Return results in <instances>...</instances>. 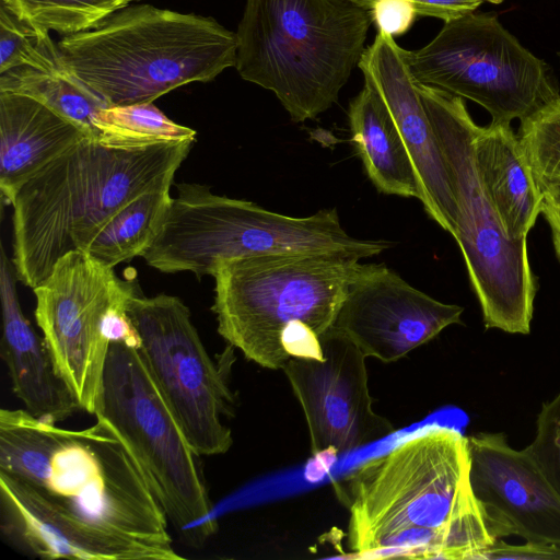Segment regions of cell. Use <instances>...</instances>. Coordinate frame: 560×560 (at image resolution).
Returning a JSON list of instances; mask_svg holds the SVG:
<instances>
[{
    "mask_svg": "<svg viewBox=\"0 0 560 560\" xmlns=\"http://www.w3.org/2000/svg\"><path fill=\"white\" fill-rule=\"evenodd\" d=\"M141 0H0L31 26L62 36L97 26L114 12Z\"/></svg>",
    "mask_w": 560,
    "mask_h": 560,
    "instance_id": "d4e9b609",
    "label": "cell"
},
{
    "mask_svg": "<svg viewBox=\"0 0 560 560\" xmlns=\"http://www.w3.org/2000/svg\"><path fill=\"white\" fill-rule=\"evenodd\" d=\"M541 192V214L550 228L555 252L560 261V182L545 186Z\"/></svg>",
    "mask_w": 560,
    "mask_h": 560,
    "instance_id": "1f68e13d",
    "label": "cell"
},
{
    "mask_svg": "<svg viewBox=\"0 0 560 560\" xmlns=\"http://www.w3.org/2000/svg\"><path fill=\"white\" fill-rule=\"evenodd\" d=\"M0 92L34 98L96 140L94 118L108 107L63 65L57 69L14 68L0 73Z\"/></svg>",
    "mask_w": 560,
    "mask_h": 560,
    "instance_id": "7402d4cb",
    "label": "cell"
},
{
    "mask_svg": "<svg viewBox=\"0 0 560 560\" xmlns=\"http://www.w3.org/2000/svg\"><path fill=\"white\" fill-rule=\"evenodd\" d=\"M447 164L458 207L457 242L486 328L527 335L534 313L537 281L532 271L527 238L514 241L480 179L472 140L478 125L463 97L417 83Z\"/></svg>",
    "mask_w": 560,
    "mask_h": 560,
    "instance_id": "ba28073f",
    "label": "cell"
},
{
    "mask_svg": "<svg viewBox=\"0 0 560 560\" xmlns=\"http://www.w3.org/2000/svg\"><path fill=\"white\" fill-rule=\"evenodd\" d=\"M481 559H556L560 560V546L526 541L523 545H510L498 539Z\"/></svg>",
    "mask_w": 560,
    "mask_h": 560,
    "instance_id": "4dcf8cb0",
    "label": "cell"
},
{
    "mask_svg": "<svg viewBox=\"0 0 560 560\" xmlns=\"http://www.w3.org/2000/svg\"><path fill=\"white\" fill-rule=\"evenodd\" d=\"M60 67V51L50 33L19 20L0 3V73L14 68Z\"/></svg>",
    "mask_w": 560,
    "mask_h": 560,
    "instance_id": "4316f807",
    "label": "cell"
},
{
    "mask_svg": "<svg viewBox=\"0 0 560 560\" xmlns=\"http://www.w3.org/2000/svg\"><path fill=\"white\" fill-rule=\"evenodd\" d=\"M176 187L177 197L155 241L159 261L168 273L212 276L221 260L267 254H331L360 260L392 246L349 235L335 208L295 218L212 194L205 185Z\"/></svg>",
    "mask_w": 560,
    "mask_h": 560,
    "instance_id": "52a82bcc",
    "label": "cell"
},
{
    "mask_svg": "<svg viewBox=\"0 0 560 560\" xmlns=\"http://www.w3.org/2000/svg\"><path fill=\"white\" fill-rule=\"evenodd\" d=\"M324 358H291L283 365L308 428L312 455L338 456L395 432L374 412L365 357L329 328L322 337Z\"/></svg>",
    "mask_w": 560,
    "mask_h": 560,
    "instance_id": "4fadbf2b",
    "label": "cell"
},
{
    "mask_svg": "<svg viewBox=\"0 0 560 560\" xmlns=\"http://www.w3.org/2000/svg\"><path fill=\"white\" fill-rule=\"evenodd\" d=\"M517 138L540 189L560 182V96L521 120Z\"/></svg>",
    "mask_w": 560,
    "mask_h": 560,
    "instance_id": "484cf974",
    "label": "cell"
},
{
    "mask_svg": "<svg viewBox=\"0 0 560 560\" xmlns=\"http://www.w3.org/2000/svg\"><path fill=\"white\" fill-rule=\"evenodd\" d=\"M348 117L351 142L375 188L421 201V185L411 156L377 93L364 84L351 101Z\"/></svg>",
    "mask_w": 560,
    "mask_h": 560,
    "instance_id": "44dd1931",
    "label": "cell"
},
{
    "mask_svg": "<svg viewBox=\"0 0 560 560\" xmlns=\"http://www.w3.org/2000/svg\"><path fill=\"white\" fill-rule=\"evenodd\" d=\"M470 483L495 539L560 546V495L527 447L515 450L503 433L467 436Z\"/></svg>",
    "mask_w": 560,
    "mask_h": 560,
    "instance_id": "2e32d148",
    "label": "cell"
},
{
    "mask_svg": "<svg viewBox=\"0 0 560 560\" xmlns=\"http://www.w3.org/2000/svg\"><path fill=\"white\" fill-rule=\"evenodd\" d=\"M559 56H560V52H559Z\"/></svg>",
    "mask_w": 560,
    "mask_h": 560,
    "instance_id": "d6a6232c",
    "label": "cell"
},
{
    "mask_svg": "<svg viewBox=\"0 0 560 560\" xmlns=\"http://www.w3.org/2000/svg\"><path fill=\"white\" fill-rule=\"evenodd\" d=\"M15 279L14 266L1 247V357L12 389L25 409L39 419L58 423L82 409L57 373L44 339L38 337L24 316Z\"/></svg>",
    "mask_w": 560,
    "mask_h": 560,
    "instance_id": "ac0fdd59",
    "label": "cell"
},
{
    "mask_svg": "<svg viewBox=\"0 0 560 560\" xmlns=\"http://www.w3.org/2000/svg\"><path fill=\"white\" fill-rule=\"evenodd\" d=\"M0 532L9 546L42 559L179 560L173 547L107 527L62 500L0 470Z\"/></svg>",
    "mask_w": 560,
    "mask_h": 560,
    "instance_id": "5bb4252c",
    "label": "cell"
},
{
    "mask_svg": "<svg viewBox=\"0 0 560 560\" xmlns=\"http://www.w3.org/2000/svg\"><path fill=\"white\" fill-rule=\"evenodd\" d=\"M370 10L353 0H246L235 68L294 122L329 109L364 51Z\"/></svg>",
    "mask_w": 560,
    "mask_h": 560,
    "instance_id": "8992f818",
    "label": "cell"
},
{
    "mask_svg": "<svg viewBox=\"0 0 560 560\" xmlns=\"http://www.w3.org/2000/svg\"><path fill=\"white\" fill-rule=\"evenodd\" d=\"M359 5L370 9L375 0H353ZM411 2L417 14L432 16L444 22L474 12L483 0H407Z\"/></svg>",
    "mask_w": 560,
    "mask_h": 560,
    "instance_id": "f546056e",
    "label": "cell"
},
{
    "mask_svg": "<svg viewBox=\"0 0 560 560\" xmlns=\"http://www.w3.org/2000/svg\"><path fill=\"white\" fill-rule=\"evenodd\" d=\"M170 187L158 186L131 200L108 221L85 252L113 268L142 256L154 242L167 214L173 199Z\"/></svg>",
    "mask_w": 560,
    "mask_h": 560,
    "instance_id": "603a6c76",
    "label": "cell"
},
{
    "mask_svg": "<svg viewBox=\"0 0 560 560\" xmlns=\"http://www.w3.org/2000/svg\"><path fill=\"white\" fill-rule=\"evenodd\" d=\"M464 308L413 288L384 264H358L331 329L365 358L390 363L463 324Z\"/></svg>",
    "mask_w": 560,
    "mask_h": 560,
    "instance_id": "9a60e30c",
    "label": "cell"
},
{
    "mask_svg": "<svg viewBox=\"0 0 560 560\" xmlns=\"http://www.w3.org/2000/svg\"><path fill=\"white\" fill-rule=\"evenodd\" d=\"M68 430L28 412L0 410V470L98 523L168 547L167 517L136 458L110 423Z\"/></svg>",
    "mask_w": 560,
    "mask_h": 560,
    "instance_id": "3957f363",
    "label": "cell"
},
{
    "mask_svg": "<svg viewBox=\"0 0 560 560\" xmlns=\"http://www.w3.org/2000/svg\"><path fill=\"white\" fill-rule=\"evenodd\" d=\"M393 36L378 32L358 67L365 85L387 107L418 174L425 213L454 237L458 207L444 155L402 55Z\"/></svg>",
    "mask_w": 560,
    "mask_h": 560,
    "instance_id": "e0dca14e",
    "label": "cell"
},
{
    "mask_svg": "<svg viewBox=\"0 0 560 560\" xmlns=\"http://www.w3.org/2000/svg\"><path fill=\"white\" fill-rule=\"evenodd\" d=\"M402 55L417 83L471 100L494 121L522 120L560 96L549 66L494 15L446 21L429 44Z\"/></svg>",
    "mask_w": 560,
    "mask_h": 560,
    "instance_id": "30bf717a",
    "label": "cell"
},
{
    "mask_svg": "<svg viewBox=\"0 0 560 560\" xmlns=\"http://www.w3.org/2000/svg\"><path fill=\"white\" fill-rule=\"evenodd\" d=\"M94 416L106 419L127 445L182 540L201 547L218 525L200 456L137 348L110 342Z\"/></svg>",
    "mask_w": 560,
    "mask_h": 560,
    "instance_id": "9c48e42d",
    "label": "cell"
},
{
    "mask_svg": "<svg viewBox=\"0 0 560 560\" xmlns=\"http://www.w3.org/2000/svg\"><path fill=\"white\" fill-rule=\"evenodd\" d=\"M97 140L119 147H142L195 140L196 131L170 119L152 102L101 109L94 118Z\"/></svg>",
    "mask_w": 560,
    "mask_h": 560,
    "instance_id": "cb8c5ba5",
    "label": "cell"
},
{
    "mask_svg": "<svg viewBox=\"0 0 560 560\" xmlns=\"http://www.w3.org/2000/svg\"><path fill=\"white\" fill-rule=\"evenodd\" d=\"M369 10L378 32L393 37L407 32L417 16L413 4L407 0H375Z\"/></svg>",
    "mask_w": 560,
    "mask_h": 560,
    "instance_id": "f1b7e54d",
    "label": "cell"
},
{
    "mask_svg": "<svg viewBox=\"0 0 560 560\" xmlns=\"http://www.w3.org/2000/svg\"><path fill=\"white\" fill-rule=\"evenodd\" d=\"M63 67L107 105L153 102L235 67L236 33L214 19L129 4L57 42Z\"/></svg>",
    "mask_w": 560,
    "mask_h": 560,
    "instance_id": "5b68a950",
    "label": "cell"
},
{
    "mask_svg": "<svg viewBox=\"0 0 560 560\" xmlns=\"http://www.w3.org/2000/svg\"><path fill=\"white\" fill-rule=\"evenodd\" d=\"M33 290L36 322L56 371L81 409L95 415L110 345L105 318L138 292L135 279L122 280L88 252L73 250Z\"/></svg>",
    "mask_w": 560,
    "mask_h": 560,
    "instance_id": "7c38bea8",
    "label": "cell"
},
{
    "mask_svg": "<svg viewBox=\"0 0 560 560\" xmlns=\"http://www.w3.org/2000/svg\"><path fill=\"white\" fill-rule=\"evenodd\" d=\"M194 141L119 147L84 137L25 179L10 200L16 278L36 288L131 200L172 185Z\"/></svg>",
    "mask_w": 560,
    "mask_h": 560,
    "instance_id": "7a4b0ae2",
    "label": "cell"
},
{
    "mask_svg": "<svg viewBox=\"0 0 560 560\" xmlns=\"http://www.w3.org/2000/svg\"><path fill=\"white\" fill-rule=\"evenodd\" d=\"M78 126L28 96L0 92V188L8 201L30 176L82 138Z\"/></svg>",
    "mask_w": 560,
    "mask_h": 560,
    "instance_id": "d6986e66",
    "label": "cell"
},
{
    "mask_svg": "<svg viewBox=\"0 0 560 560\" xmlns=\"http://www.w3.org/2000/svg\"><path fill=\"white\" fill-rule=\"evenodd\" d=\"M359 259L331 254H267L218 262L212 311L218 332L270 370L291 358H324Z\"/></svg>",
    "mask_w": 560,
    "mask_h": 560,
    "instance_id": "277c9868",
    "label": "cell"
},
{
    "mask_svg": "<svg viewBox=\"0 0 560 560\" xmlns=\"http://www.w3.org/2000/svg\"><path fill=\"white\" fill-rule=\"evenodd\" d=\"M476 166L505 234L526 240L541 214L542 192L510 122L478 127L472 140Z\"/></svg>",
    "mask_w": 560,
    "mask_h": 560,
    "instance_id": "ffe728a7",
    "label": "cell"
},
{
    "mask_svg": "<svg viewBox=\"0 0 560 560\" xmlns=\"http://www.w3.org/2000/svg\"><path fill=\"white\" fill-rule=\"evenodd\" d=\"M467 438L431 427L337 482L353 558L481 559L492 535L470 483Z\"/></svg>",
    "mask_w": 560,
    "mask_h": 560,
    "instance_id": "6da1fadb",
    "label": "cell"
},
{
    "mask_svg": "<svg viewBox=\"0 0 560 560\" xmlns=\"http://www.w3.org/2000/svg\"><path fill=\"white\" fill-rule=\"evenodd\" d=\"M126 312L140 337L138 350L191 447L199 456L226 453L233 438L224 420L234 415V395L189 308L174 295L137 292Z\"/></svg>",
    "mask_w": 560,
    "mask_h": 560,
    "instance_id": "8fae6325",
    "label": "cell"
},
{
    "mask_svg": "<svg viewBox=\"0 0 560 560\" xmlns=\"http://www.w3.org/2000/svg\"><path fill=\"white\" fill-rule=\"evenodd\" d=\"M527 450L560 495V393L542 404L536 420V434Z\"/></svg>",
    "mask_w": 560,
    "mask_h": 560,
    "instance_id": "83f0119b",
    "label": "cell"
}]
</instances>
